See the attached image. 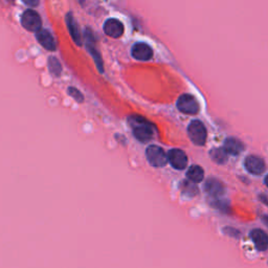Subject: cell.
Returning <instances> with one entry per match:
<instances>
[{"label": "cell", "instance_id": "obj_13", "mask_svg": "<svg viewBox=\"0 0 268 268\" xmlns=\"http://www.w3.org/2000/svg\"><path fill=\"white\" fill-rule=\"evenodd\" d=\"M223 149L225 150V152L228 154L238 155L243 151L244 145L241 143L239 139L235 138V137H230V138L225 139Z\"/></svg>", "mask_w": 268, "mask_h": 268}, {"label": "cell", "instance_id": "obj_11", "mask_svg": "<svg viewBox=\"0 0 268 268\" xmlns=\"http://www.w3.org/2000/svg\"><path fill=\"white\" fill-rule=\"evenodd\" d=\"M36 38H37L38 42L40 43L47 51H51V52L56 51V49H57L56 41H54V38L53 37V35L50 33L49 30L40 29L36 34Z\"/></svg>", "mask_w": 268, "mask_h": 268}, {"label": "cell", "instance_id": "obj_4", "mask_svg": "<svg viewBox=\"0 0 268 268\" xmlns=\"http://www.w3.org/2000/svg\"><path fill=\"white\" fill-rule=\"evenodd\" d=\"M21 23L23 27L29 31H36L38 33L41 29L42 20L39 14L34 10H27L21 16Z\"/></svg>", "mask_w": 268, "mask_h": 268}, {"label": "cell", "instance_id": "obj_1", "mask_svg": "<svg viewBox=\"0 0 268 268\" xmlns=\"http://www.w3.org/2000/svg\"><path fill=\"white\" fill-rule=\"evenodd\" d=\"M129 123L134 136L140 141H148L154 136V127L141 116H131Z\"/></svg>", "mask_w": 268, "mask_h": 268}, {"label": "cell", "instance_id": "obj_6", "mask_svg": "<svg viewBox=\"0 0 268 268\" xmlns=\"http://www.w3.org/2000/svg\"><path fill=\"white\" fill-rule=\"evenodd\" d=\"M168 161L177 170H184L188 165V156L180 149H172L168 153Z\"/></svg>", "mask_w": 268, "mask_h": 268}, {"label": "cell", "instance_id": "obj_18", "mask_svg": "<svg viewBox=\"0 0 268 268\" xmlns=\"http://www.w3.org/2000/svg\"><path fill=\"white\" fill-rule=\"evenodd\" d=\"M49 67H50L51 73H52L54 76L59 77V76L61 75L62 67H61L60 62L58 61L57 58H54V57H51V58H50V60H49Z\"/></svg>", "mask_w": 268, "mask_h": 268}, {"label": "cell", "instance_id": "obj_7", "mask_svg": "<svg viewBox=\"0 0 268 268\" xmlns=\"http://www.w3.org/2000/svg\"><path fill=\"white\" fill-rule=\"evenodd\" d=\"M244 165H245L246 170L254 175H260L265 171L266 165L264 161L261 157L256 155H249L245 159L244 161Z\"/></svg>", "mask_w": 268, "mask_h": 268}, {"label": "cell", "instance_id": "obj_3", "mask_svg": "<svg viewBox=\"0 0 268 268\" xmlns=\"http://www.w3.org/2000/svg\"><path fill=\"white\" fill-rule=\"evenodd\" d=\"M146 156L149 163L155 168L163 167L169 161L168 155L165 154L163 149L156 145H151L147 148Z\"/></svg>", "mask_w": 268, "mask_h": 268}, {"label": "cell", "instance_id": "obj_21", "mask_svg": "<svg viewBox=\"0 0 268 268\" xmlns=\"http://www.w3.org/2000/svg\"><path fill=\"white\" fill-rule=\"evenodd\" d=\"M265 184H266V186L268 187V175H267L266 178H265Z\"/></svg>", "mask_w": 268, "mask_h": 268}, {"label": "cell", "instance_id": "obj_5", "mask_svg": "<svg viewBox=\"0 0 268 268\" xmlns=\"http://www.w3.org/2000/svg\"><path fill=\"white\" fill-rule=\"evenodd\" d=\"M177 108L179 111L186 114H197L199 112V104L191 94H183L177 101Z\"/></svg>", "mask_w": 268, "mask_h": 268}, {"label": "cell", "instance_id": "obj_8", "mask_svg": "<svg viewBox=\"0 0 268 268\" xmlns=\"http://www.w3.org/2000/svg\"><path fill=\"white\" fill-rule=\"evenodd\" d=\"M132 57L138 61H149L153 57V51L147 43L138 42L132 47Z\"/></svg>", "mask_w": 268, "mask_h": 268}, {"label": "cell", "instance_id": "obj_2", "mask_svg": "<svg viewBox=\"0 0 268 268\" xmlns=\"http://www.w3.org/2000/svg\"><path fill=\"white\" fill-rule=\"evenodd\" d=\"M188 137L197 146H203L207 141L208 132L200 121H193L188 128Z\"/></svg>", "mask_w": 268, "mask_h": 268}, {"label": "cell", "instance_id": "obj_14", "mask_svg": "<svg viewBox=\"0 0 268 268\" xmlns=\"http://www.w3.org/2000/svg\"><path fill=\"white\" fill-rule=\"evenodd\" d=\"M187 176L192 181V183L198 184L203 180L204 171L200 165H192V167L188 170Z\"/></svg>", "mask_w": 268, "mask_h": 268}, {"label": "cell", "instance_id": "obj_9", "mask_svg": "<svg viewBox=\"0 0 268 268\" xmlns=\"http://www.w3.org/2000/svg\"><path fill=\"white\" fill-rule=\"evenodd\" d=\"M105 34L111 38H120L124 34L123 23L115 18H110L104 23Z\"/></svg>", "mask_w": 268, "mask_h": 268}, {"label": "cell", "instance_id": "obj_10", "mask_svg": "<svg viewBox=\"0 0 268 268\" xmlns=\"http://www.w3.org/2000/svg\"><path fill=\"white\" fill-rule=\"evenodd\" d=\"M250 238L258 250L265 251L268 248V235L264 231L255 228L250 232Z\"/></svg>", "mask_w": 268, "mask_h": 268}, {"label": "cell", "instance_id": "obj_12", "mask_svg": "<svg viewBox=\"0 0 268 268\" xmlns=\"http://www.w3.org/2000/svg\"><path fill=\"white\" fill-rule=\"evenodd\" d=\"M85 38H86V42H87V49H88V51L92 54V57L94 58V60H96V63H97V65H98L99 69L101 70L102 73H103V68H102V67H103V62H102L101 56L99 54V53L97 52L96 46H94V38H93L92 33H91V31L89 29L86 30Z\"/></svg>", "mask_w": 268, "mask_h": 268}, {"label": "cell", "instance_id": "obj_17", "mask_svg": "<svg viewBox=\"0 0 268 268\" xmlns=\"http://www.w3.org/2000/svg\"><path fill=\"white\" fill-rule=\"evenodd\" d=\"M211 156L213 161L218 163H224L227 161V153L225 152V150L223 148L213 150Z\"/></svg>", "mask_w": 268, "mask_h": 268}, {"label": "cell", "instance_id": "obj_16", "mask_svg": "<svg viewBox=\"0 0 268 268\" xmlns=\"http://www.w3.org/2000/svg\"><path fill=\"white\" fill-rule=\"evenodd\" d=\"M67 27L70 31V35L74 38V40L76 41L77 44H81V37H80V33H79V28L77 27V23L73 17V15L68 14L67 15Z\"/></svg>", "mask_w": 268, "mask_h": 268}, {"label": "cell", "instance_id": "obj_15", "mask_svg": "<svg viewBox=\"0 0 268 268\" xmlns=\"http://www.w3.org/2000/svg\"><path fill=\"white\" fill-rule=\"evenodd\" d=\"M206 190L208 191L209 194L213 196H219L223 194L224 192V188L223 186L219 183L216 179H209L208 183L206 185Z\"/></svg>", "mask_w": 268, "mask_h": 268}, {"label": "cell", "instance_id": "obj_19", "mask_svg": "<svg viewBox=\"0 0 268 268\" xmlns=\"http://www.w3.org/2000/svg\"><path fill=\"white\" fill-rule=\"evenodd\" d=\"M68 93H69V96H72L77 102H80V103H82V102L84 101L83 94L80 91H79L78 89H76L75 87H69L68 88Z\"/></svg>", "mask_w": 268, "mask_h": 268}, {"label": "cell", "instance_id": "obj_20", "mask_svg": "<svg viewBox=\"0 0 268 268\" xmlns=\"http://www.w3.org/2000/svg\"><path fill=\"white\" fill-rule=\"evenodd\" d=\"M263 221H264V223L268 226V216H264V217H263Z\"/></svg>", "mask_w": 268, "mask_h": 268}]
</instances>
